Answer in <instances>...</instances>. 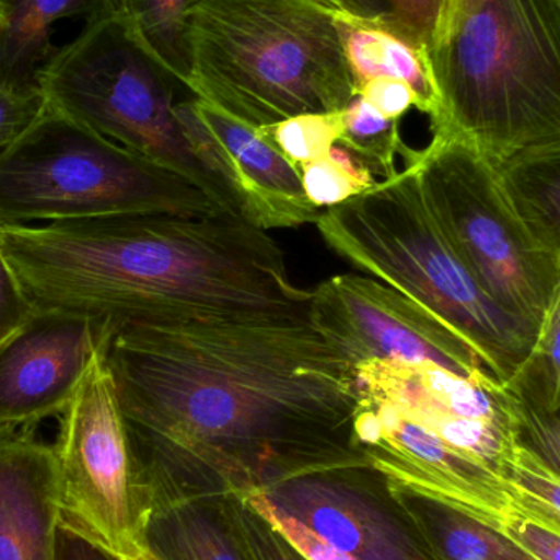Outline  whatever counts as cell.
Returning a JSON list of instances; mask_svg holds the SVG:
<instances>
[{
    "instance_id": "cell-10",
    "label": "cell",
    "mask_w": 560,
    "mask_h": 560,
    "mask_svg": "<svg viewBox=\"0 0 560 560\" xmlns=\"http://www.w3.org/2000/svg\"><path fill=\"white\" fill-rule=\"evenodd\" d=\"M308 315L354 365L371 359L433 362L463 377L502 384L440 319L371 276L349 272L318 283L310 290Z\"/></svg>"
},
{
    "instance_id": "cell-12",
    "label": "cell",
    "mask_w": 560,
    "mask_h": 560,
    "mask_svg": "<svg viewBox=\"0 0 560 560\" xmlns=\"http://www.w3.org/2000/svg\"><path fill=\"white\" fill-rule=\"evenodd\" d=\"M359 392L388 401L487 469L499 472L520 443V411L505 385L467 378L433 362L354 365Z\"/></svg>"
},
{
    "instance_id": "cell-18",
    "label": "cell",
    "mask_w": 560,
    "mask_h": 560,
    "mask_svg": "<svg viewBox=\"0 0 560 560\" xmlns=\"http://www.w3.org/2000/svg\"><path fill=\"white\" fill-rule=\"evenodd\" d=\"M335 23L355 89L374 78L407 82L417 95V110L436 124L441 97L427 45L411 38L388 15L346 12L335 15Z\"/></svg>"
},
{
    "instance_id": "cell-29",
    "label": "cell",
    "mask_w": 560,
    "mask_h": 560,
    "mask_svg": "<svg viewBox=\"0 0 560 560\" xmlns=\"http://www.w3.org/2000/svg\"><path fill=\"white\" fill-rule=\"evenodd\" d=\"M245 497L256 509L261 510V512L271 520L272 525L289 539L290 545L306 560H355L351 558V556L346 555L345 551H341V549L332 546L331 542L323 539L322 536L316 535L308 526L303 525V523H300L299 520L293 518V516L266 505L258 497Z\"/></svg>"
},
{
    "instance_id": "cell-7",
    "label": "cell",
    "mask_w": 560,
    "mask_h": 560,
    "mask_svg": "<svg viewBox=\"0 0 560 560\" xmlns=\"http://www.w3.org/2000/svg\"><path fill=\"white\" fill-rule=\"evenodd\" d=\"M176 84L107 9L85 20L78 36L59 46L39 78L49 107L121 150L184 177L236 213L177 120Z\"/></svg>"
},
{
    "instance_id": "cell-22",
    "label": "cell",
    "mask_w": 560,
    "mask_h": 560,
    "mask_svg": "<svg viewBox=\"0 0 560 560\" xmlns=\"http://www.w3.org/2000/svg\"><path fill=\"white\" fill-rule=\"evenodd\" d=\"M197 0H105V9L130 38L186 88L189 22Z\"/></svg>"
},
{
    "instance_id": "cell-33",
    "label": "cell",
    "mask_w": 560,
    "mask_h": 560,
    "mask_svg": "<svg viewBox=\"0 0 560 560\" xmlns=\"http://www.w3.org/2000/svg\"><path fill=\"white\" fill-rule=\"evenodd\" d=\"M500 532L539 560H560V535L512 509Z\"/></svg>"
},
{
    "instance_id": "cell-21",
    "label": "cell",
    "mask_w": 560,
    "mask_h": 560,
    "mask_svg": "<svg viewBox=\"0 0 560 560\" xmlns=\"http://www.w3.org/2000/svg\"><path fill=\"white\" fill-rule=\"evenodd\" d=\"M495 164L516 212L560 269V143Z\"/></svg>"
},
{
    "instance_id": "cell-24",
    "label": "cell",
    "mask_w": 560,
    "mask_h": 560,
    "mask_svg": "<svg viewBox=\"0 0 560 560\" xmlns=\"http://www.w3.org/2000/svg\"><path fill=\"white\" fill-rule=\"evenodd\" d=\"M338 144L361 158L374 176L381 177V183L395 179L400 174L398 156L405 161V166L415 156V150L401 140L400 120H390L378 114L359 95L345 108V131Z\"/></svg>"
},
{
    "instance_id": "cell-34",
    "label": "cell",
    "mask_w": 560,
    "mask_h": 560,
    "mask_svg": "<svg viewBox=\"0 0 560 560\" xmlns=\"http://www.w3.org/2000/svg\"><path fill=\"white\" fill-rule=\"evenodd\" d=\"M43 94L22 95L0 89V151L15 141L45 108Z\"/></svg>"
},
{
    "instance_id": "cell-20",
    "label": "cell",
    "mask_w": 560,
    "mask_h": 560,
    "mask_svg": "<svg viewBox=\"0 0 560 560\" xmlns=\"http://www.w3.org/2000/svg\"><path fill=\"white\" fill-rule=\"evenodd\" d=\"M392 482V480H390ZM440 560H539L495 526L392 482Z\"/></svg>"
},
{
    "instance_id": "cell-37",
    "label": "cell",
    "mask_w": 560,
    "mask_h": 560,
    "mask_svg": "<svg viewBox=\"0 0 560 560\" xmlns=\"http://www.w3.org/2000/svg\"><path fill=\"white\" fill-rule=\"evenodd\" d=\"M348 12L362 16H390V0H341Z\"/></svg>"
},
{
    "instance_id": "cell-26",
    "label": "cell",
    "mask_w": 560,
    "mask_h": 560,
    "mask_svg": "<svg viewBox=\"0 0 560 560\" xmlns=\"http://www.w3.org/2000/svg\"><path fill=\"white\" fill-rule=\"evenodd\" d=\"M300 170L303 164L329 156L345 131V108L336 112H312L293 115L272 127L256 128Z\"/></svg>"
},
{
    "instance_id": "cell-31",
    "label": "cell",
    "mask_w": 560,
    "mask_h": 560,
    "mask_svg": "<svg viewBox=\"0 0 560 560\" xmlns=\"http://www.w3.org/2000/svg\"><path fill=\"white\" fill-rule=\"evenodd\" d=\"M33 315L35 308L0 249V346L22 329Z\"/></svg>"
},
{
    "instance_id": "cell-17",
    "label": "cell",
    "mask_w": 560,
    "mask_h": 560,
    "mask_svg": "<svg viewBox=\"0 0 560 560\" xmlns=\"http://www.w3.org/2000/svg\"><path fill=\"white\" fill-rule=\"evenodd\" d=\"M144 548L158 560H249L229 493L148 495Z\"/></svg>"
},
{
    "instance_id": "cell-5",
    "label": "cell",
    "mask_w": 560,
    "mask_h": 560,
    "mask_svg": "<svg viewBox=\"0 0 560 560\" xmlns=\"http://www.w3.org/2000/svg\"><path fill=\"white\" fill-rule=\"evenodd\" d=\"M325 245L440 319L509 384L538 328L503 308L467 268L434 217L413 164L341 206L323 210Z\"/></svg>"
},
{
    "instance_id": "cell-38",
    "label": "cell",
    "mask_w": 560,
    "mask_h": 560,
    "mask_svg": "<svg viewBox=\"0 0 560 560\" xmlns=\"http://www.w3.org/2000/svg\"><path fill=\"white\" fill-rule=\"evenodd\" d=\"M310 2L316 3L322 9L328 10L332 15H341V13L348 12L341 0H310ZM351 13V12H349Z\"/></svg>"
},
{
    "instance_id": "cell-1",
    "label": "cell",
    "mask_w": 560,
    "mask_h": 560,
    "mask_svg": "<svg viewBox=\"0 0 560 560\" xmlns=\"http://www.w3.org/2000/svg\"><path fill=\"white\" fill-rule=\"evenodd\" d=\"M144 497L252 495L369 463L354 364L310 316L102 326Z\"/></svg>"
},
{
    "instance_id": "cell-13",
    "label": "cell",
    "mask_w": 560,
    "mask_h": 560,
    "mask_svg": "<svg viewBox=\"0 0 560 560\" xmlns=\"http://www.w3.org/2000/svg\"><path fill=\"white\" fill-rule=\"evenodd\" d=\"M352 431L355 446L392 482L495 528L512 512L505 482L497 474L444 443L397 405L359 398Z\"/></svg>"
},
{
    "instance_id": "cell-27",
    "label": "cell",
    "mask_w": 560,
    "mask_h": 560,
    "mask_svg": "<svg viewBox=\"0 0 560 560\" xmlns=\"http://www.w3.org/2000/svg\"><path fill=\"white\" fill-rule=\"evenodd\" d=\"M229 505L249 560H306L245 495L229 493Z\"/></svg>"
},
{
    "instance_id": "cell-39",
    "label": "cell",
    "mask_w": 560,
    "mask_h": 560,
    "mask_svg": "<svg viewBox=\"0 0 560 560\" xmlns=\"http://www.w3.org/2000/svg\"><path fill=\"white\" fill-rule=\"evenodd\" d=\"M130 560H158V559L154 558L153 555H150V552L144 551V552H141L140 556H137V558H133V559H130Z\"/></svg>"
},
{
    "instance_id": "cell-19",
    "label": "cell",
    "mask_w": 560,
    "mask_h": 560,
    "mask_svg": "<svg viewBox=\"0 0 560 560\" xmlns=\"http://www.w3.org/2000/svg\"><path fill=\"white\" fill-rule=\"evenodd\" d=\"M105 0H0V89L42 94L39 78L59 46L52 42L62 20H89Z\"/></svg>"
},
{
    "instance_id": "cell-4",
    "label": "cell",
    "mask_w": 560,
    "mask_h": 560,
    "mask_svg": "<svg viewBox=\"0 0 560 560\" xmlns=\"http://www.w3.org/2000/svg\"><path fill=\"white\" fill-rule=\"evenodd\" d=\"M186 89L253 128L358 95L335 15L310 0H197Z\"/></svg>"
},
{
    "instance_id": "cell-15",
    "label": "cell",
    "mask_w": 560,
    "mask_h": 560,
    "mask_svg": "<svg viewBox=\"0 0 560 560\" xmlns=\"http://www.w3.org/2000/svg\"><path fill=\"white\" fill-rule=\"evenodd\" d=\"M102 325L62 312H35L0 346V424L36 427L68 407L101 341Z\"/></svg>"
},
{
    "instance_id": "cell-3",
    "label": "cell",
    "mask_w": 560,
    "mask_h": 560,
    "mask_svg": "<svg viewBox=\"0 0 560 560\" xmlns=\"http://www.w3.org/2000/svg\"><path fill=\"white\" fill-rule=\"evenodd\" d=\"M428 51L433 135L495 163L560 143V0H441Z\"/></svg>"
},
{
    "instance_id": "cell-9",
    "label": "cell",
    "mask_w": 560,
    "mask_h": 560,
    "mask_svg": "<svg viewBox=\"0 0 560 560\" xmlns=\"http://www.w3.org/2000/svg\"><path fill=\"white\" fill-rule=\"evenodd\" d=\"M58 420L52 446L61 476L62 518L118 558H137L147 551L148 503L101 341Z\"/></svg>"
},
{
    "instance_id": "cell-14",
    "label": "cell",
    "mask_w": 560,
    "mask_h": 560,
    "mask_svg": "<svg viewBox=\"0 0 560 560\" xmlns=\"http://www.w3.org/2000/svg\"><path fill=\"white\" fill-rule=\"evenodd\" d=\"M177 120L232 209L258 229H299L323 210L303 194L299 170L256 128L197 97L177 101Z\"/></svg>"
},
{
    "instance_id": "cell-30",
    "label": "cell",
    "mask_w": 560,
    "mask_h": 560,
    "mask_svg": "<svg viewBox=\"0 0 560 560\" xmlns=\"http://www.w3.org/2000/svg\"><path fill=\"white\" fill-rule=\"evenodd\" d=\"M518 411L520 444L560 476V411L535 413L520 407Z\"/></svg>"
},
{
    "instance_id": "cell-2",
    "label": "cell",
    "mask_w": 560,
    "mask_h": 560,
    "mask_svg": "<svg viewBox=\"0 0 560 560\" xmlns=\"http://www.w3.org/2000/svg\"><path fill=\"white\" fill-rule=\"evenodd\" d=\"M35 312L102 326L310 316L282 248L236 213H127L0 225Z\"/></svg>"
},
{
    "instance_id": "cell-16",
    "label": "cell",
    "mask_w": 560,
    "mask_h": 560,
    "mask_svg": "<svg viewBox=\"0 0 560 560\" xmlns=\"http://www.w3.org/2000/svg\"><path fill=\"white\" fill-rule=\"evenodd\" d=\"M62 489L36 427L0 424V560H55Z\"/></svg>"
},
{
    "instance_id": "cell-36",
    "label": "cell",
    "mask_w": 560,
    "mask_h": 560,
    "mask_svg": "<svg viewBox=\"0 0 560 560\" xmlns=\"http://www.w3.org/2000/svg\"><path fill=\"white\" fill-rule=\"evenodd\" d=\"M55 560H124L65 518L56 533Z\"/></svg>"
},
{
    "instance_id": "cell-11",
    "label": "cell",
    "mask_w": 560,
    "mask_h": 560,
    "mask_svg": "<svg viewBox=\"0 0 560 560\" xmlns=\"http://www.w3.org/2000/svg\"><path fill=\"white\" fill-rule=\"evenodd\" d=\"M252 495L355 560H440L390 479L371 463L300 474Z\"/></svg>"
},
{
    "instance_id": "cell-25",
    "label": "cell",
    "mask_w": 560,
    "mask_h": 560,
    "mask_svg": "<svg viewBox=\"0 0 560 560\" xmlns=\"http://www.w3.org/2000/svg\"><path fill=\"white\" fill-rule=\"evenodd\" d=\"M513 509L560 535V476L520 444L505 476Z\"/></svg>"
},
{
    "instance_id": "cell-23",
    "label": "cell",
    "mask_w": 560,
    "mask_h": 560,
    "mask_svg": "<svg viewBox=\"0 0 560 560\" xmlns=\"http://www.w3.org/2000/svg\"><path fill=\"white\" fill-rule=\"evenodd\" d=\"M506 390L523 410L535 413L560 411V287L542 316L535 345Z\"/></svg>"
},
{
    "instance_id": "cell-6",
    "label": "cell",
    "mask_w": 560,
    "mask_h": 560,
    "mask_svg": "<svg viewBox=\"0 0 560 560\" xmlns=\"http://www.w3.org/2000/svg\"><path fill=\"white\" fill-rule=\"evenodd\" d=\"M222 210L189 180L121 150L48 104L0 151V225Z\"/></svg>"
},
{
    "instance_id": "cell-32",
    "label": "cell",
    "mask_w": 560,
    "mask_h": 560,
    "mask_svg": "<svg viewBox=\"0 0 560 560\" xmlns=\"http://www.w3.org/2000/svg\"><path fill=\"white\" fill-rule=\"evenodd\" d=\"M355 94L390 120H401L410 108H417L413 89L398 79H369L358 85Z\"/></svg>"
},
{
    "instance_id": "cell-35",
    "label": "cell",
    "mask_w": 560,
    "mask_h": 560,
    "mask_svg": "<svg viewBox=\"0 0 560 560\" xmlns=\"http://www.w3.org/2000/svg\"><path fill=\"white\" fill-rule=\"evenodd\" d=\"M441 0H390V20L405 33L428 46Z\"/></svg>"
},
{
    "instance_id": "cell-28",
    "label": "cell",
    "mask_w": 560,
    "mask_h": 560,
    "mask_svg": "<svg viewBox=\"0 0 560 560\" xmlns=\"http://www.w3.org/2000/svg\"><path fill=\"white\" fill-rule=\"evenodd\" d=\"M303 194L316 209H331L368 192L331 158L312 161L299 170Z\"/></svg>"
},
{
    "instance_id": "cell-8",
    "label": "cell",
    "mask_w": 560,
    "mask_h": 560,
    "mask_svg": "<svg viewBox=\"0 0 560 560\" xmlns=\"http://www.w3.org/2000/svg\"><path fill=\"white\" fill-rule=\"evenodd\" d=\"M410 164L470 272L503 308L538 328L560 287V269L516 212L497 164L447 135H433Z\"/></svg>"
}]
</instances>
